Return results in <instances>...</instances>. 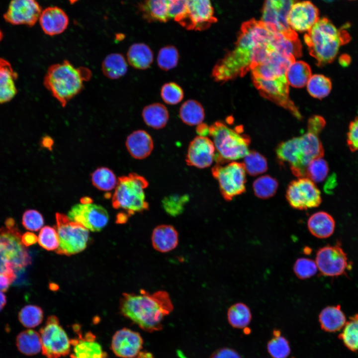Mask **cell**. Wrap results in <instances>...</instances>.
I'll return each mask as SVG.
<instances>
[{
	"label": "cell",
	"mask_w": 358,
	"mask_h": 358,
	"mask_svg": "<svg viewBox=\"0 0 358 358\" xmlns=\"http://www.w3.org/2000/svg\"><path fill=\"white\" fill-rule=\"evenodd\" d=\"M91 72L86 67H75L68 60L51 65L45 74L44 87L65 107L84 88V82L90 80Z\"/></svg>",
	"instance_id": "cell-4"
},
{
	"label": "cell",
	"mask_w": 358,
	"mask_h": 358,
	"mask_svg": "<svg viewBox=\"0 0 358 358\" xmlns=\"http://www.w3.org/2000/svg\"><path fill=\"white\" fill-rule=\"evenodd\" d=\"M0 227V273L15 272L31 263V258L21 242V234L14 220L8 218Z\"/></svg>",
	"instance_id": "cell-6"
},
{
	"label": "cell",
	"mask_w": 358,
	"mask_h": 358,
	"mask_svg": "<svg viewBox=\"0 0 358 358\" xmlns=\"http://www.w3.org/2000/svg\"><path fill=\"white\" fill-rule=\"evenodd\" d=\"M350 57L347 55H342L339 59L340 63L343 66H348L350 63Z\"/></svg>",
	"instance_id": "cell-57"
},
{
	"label": "cell",
	"mask_w": 358,
	"mask_h": 358,
	"mask_svg": "<svg viewBox=\"0 0 358 358\" xmlns=\"http://www.w3.org/2000/svg\"><path fill=\"white\" fill-rule=\"evenodd\" d=\"M39 23L43 32L49 36L63 33L69 24V18L65 12L57 6H50L42 11Z\"/></svg>",
	"instance_id": "cell-23"
},
{
	"label": "cell",
	"mask_w": 358,
	"mask_h": 358,
	"mask_svg": "<svg viewBox=\"0 0 358 358\" xmlns=\"http://www.w3.org/2000/svg\"><path fill=\"white\" fill-rule=\"evenodd\" d=\"M278 187L277 179L270 176L259 177L253 183L255 195L259 198L266 199L273 196Z\"/></svg>",
	"instance_id": "cell-39"
},
{
	"label": "cell",
	"mask_w": 358,
	"mask_h": 358,
	"mask_svg": "<svg viewBox=\"0 0 358 358\" xmlns=\"http://www.w3.org/2000/svg\"><path fill=\"white\" fill-rule=\"evenodd\" d=\"M285 196L292 207L301 210L317 207L322 201L320 190L315 183L307 178H298L291 181Z\"/></svg>",
	"instance_id": "cell-14"
},
{
	"label": "cell",
	"mask_w": 358,
	"mask_h": 358,
	"mask_svg": "<svg viewBox=\"0 0 358 358\" xmlns=\"http://www.w3.org/2000/svg\"><path fill=\"white\" fill-rule=\"evenodd\" d=\"M17 77L9 62L0 58V103L9 101L17 94L15 81Z\"/></svg>",
	"instance_id": "cell-27"
},
{
	"label": "cell",
	"mask_w": 358,
	"mask_h": 358,
	"mask_svg": "<svg viewBox=\"0 0 358 358\" xmlns=\"http://www.w3.org/2000/svg\"><path fill=\"white\" fill-rule=\"evenodd\" d=\"M16 344L18 350L27 356L36 355L41 351L40 335L33 330L20 333L16 337Z\"/></svg>",
	"instance_id": "cell-34"
},
{
	"label": "cell",
	"mask_w": 358,
	"mask_h": 358,
	"mask_svg": "<svg viewBox=\"0 0 358 358\" xmlns=\"http://www.w3.org/2000/svg\"><path fill=\"white\" fill-rule=\"evenodd\" d=\"M298 0H265L261 21L270 31L291 39H298L297 33L289 26L287 17L292 6Z\"/></svg>",
	"instance_id": "cell-12"
},
{
	"label": "cell",
	"mask_w": 358,
	"mask_h": 358,
	"mask_svg": "<svg viewBox=\"0 0 358 358\" xmlns=\"http://www.w3.org/2000/svg\"><path fill=\"white\" fill-rule=\"evenodd\" d=\"M128 152L138 160L148 157L154 148V142L150 135L143 130L133 131L127 137L125 142Z\"/></svg>",
	"instance_id": "cell-25"
},
{
	"label": "cell",
	"mask_w": 358,
	"mask_h": 358,
	"mask_svg": "<svg viewBox=\"0 0 358 358\" xmlns=\"http://www.w3.org/2000/svg\"><path fill=\"white\" fill-rule=\"evenodd\" d=\"M208 135L215 146L216 164H223L243 158L249 152L250 138L220 121L209 126Z\"/></svg>",
	"instance_id": "cell-7"
},
{
	"label": "cell",
	"mask_w": 358,
	"mask_h": 358,
	"mask_svg": "<svg viewBox=\"0 0 358 358\" xmlns=\"http://www.w3.org/2000/svg\"><path fill=\"white\" fill-rule=\"evenodd\" d=\"M41 12L36 0H11L3 18L11 24L31 27L39 18Z\"/></svg>",
	"instance_id": "cell-19"
},
{
	"label": "cell",
	"mask_w": 358,
	"mask_h": 358,
	"mask_svg": "<svg viewBox=\"0 0 358 358\" xmlns=\"http://www.w3.org/2000/svg\"><path fill=\"white\" fill-rule=\"evenodd\" d=\"M319 19L318 8L309 0L295 2L287 17V23L291 28L300 32L308 31Z\"/></svg>",
	"instance_id": "cell-21"
},
{
	"label": "cell",
	"mask_w": 358,
	"mask_h": 358,
	"mask_svg": "<svg viewBox=\"0 0 358 358\" xmlns=\"http://www.w3.org/2000/svg\"><path fill=\"white\" fill-rule=\"evenodd\" d=\"M6 303L5 295L0 291V311L2 310Z\"/></svg>",
	"instance_id": "cell-59"
},
{
	"label": "cell",
	"mask_w": 358,
	"mask_h": 358,
	"mask_svg": "<svg viewBox=\"0 0 358 358\" xmlns=\"http://www.w3.org/2000/svg\"><path fill=\"white\" fill-rule=\"evenodd\" d=\"M41 351L46 358H61L71 351V340L60 325L58 318L49 316L40 330Z\"/></svg>",
	"instance_id": "cell-11"
},
{
	"label": "cell",
	"mask_w": 358,
	"mask_h": 358,
	"mask_svg": "<svg viewBox=\"0 0 358 358\" xmlns=\"http://www.w3.org/2000/svg\"><path fill=\"white\" fill-rule=\"evenodd\" d=\"M56 221L59 239L57 254L70 256L86 249L89 237L88 229L61 213H56Z\"/></svg>",
	"instance_id": "cell-9"
},
{
	"label": "cell",
	"mask_w": 358,
	"mask_h": 358,
	"mask_svg": "<svg viewBox=\"0 0 358 358\" xmlns=\"http://www.w3.org/2000/svg\"><path fill=\"white\" fill-rule=\"evenodd\" d=\"M127 61L133 68L145 70L150 67L154 60L153 51L144 43H135L130 46L127 53Z\"/></svg>",
	"instance_id": "cell-30"
},
{
	"label": "cell",
	"mask_w": 358,
	"mask_h": 358,
	"mask_svg": "<svg viewBox=\"0 0 358 358\" xmlns=\"http://www.w3.org/2000/svg\"><path fill=\"white\" fill-rule=\"evenodd\" d=\"M347 142L352 152L358 150V116L352 121L349 126Z\"/></svg>",
	"instance_id": "cell-51"
},
{
	"label": "cell",
	"mask_w": 358,
	"mask_h": 358,
	"mask_svg": "<svg viewBox=\"0 0 358 358\" xmlns=\"http://www.w3.org/2000/svg\"></svg>",
	"instance_id": "cell-63"
},
{
	"label": "cell",
	"mask_w": 358,
	"mask_h": 358,
	"mask_svg": "<svg viewBox=\"0 0 358 358\" xmlns=\"http://www.w3.org/2000/svg\"><path fill=\"white\" fill-rule=\"evenodd\" d=\"M311 70L306 63L301 61H294L288 67L286 77L288 83L296 88L304 87L311 76Z\"/></svg>",
	"instance_id": "cell-33"
},
{
	"label": "cell",
	"mask_w": 358,
	"mask_h": 358,
	"mask_svg": "<svg viewBox=\"0 0 358 358\" xmlns=\"http://www.w3.org/2000/svg\"><path fill=\"white\" fill-rule=\"evenodd\" d=\"M124 57L120 53L107 55L101 64V69L105 76L109 79H118L124 76L128 69Z\"/></svg>",
	"instance_id": "cell-32"
},
{
	"label": "cell",
	"mask_w": 358,
	"mask_h": 358,
	"mask_svg": "<svg viewBox=\"0 0 358 358\" xmlns=\"http://www.w3.org/2000/svg\"><path fill=\"white\" fill-rule=\"evenodd\" d=\"M92 184L102 191H110L116 187L118 180L115 174L109 169L98 168L91 175Z\"/></svg>",
	"instance_id": "cell-38"
},
{
	"label": "cell",
	"mask_w": 358,
	"mask_h": 358,
	"mask_svg": "<svg viewBox=\"0 0 358 358\" xmlns=\"http://www.w3.org/2000/svg\"><path fill=\"white\" fill-rule=\"evenodd\" d=\"M211 171L225 200L231 201L245 192L246 172L243 163L232 161L224 165L216 164Z\"/></svg>",
	"instance_id": "cell-10"
},
{
	"label": "cell",
	"mask_w": 358,
	"mask_h": 358,
	"mask_svg": "<svg viewBox=\"0 0 358 358\" xmlns=\"http://www.w3.org/2000/svg\"><path fill=\"white\" fill-rule=\"evenodd\" d=\"M210 358H242V357L235 350L231 348L223 347L212 353Z\"/></svg>",
	"instance_id": "cell-53"
},
{
	"label": "cell",
	"mask_w": 358,
	"mask_h": 358,
	"mask_svg": "<svg viewBox=\"0 0 358 358\" xmlns=\"http://www.w3.org/2000/svg\"><path fill=\"white\" fill-rule=\"evenodd\" d=\"M179 115L181 121L188 125L194 126L201 124L205 117L204 110L197 100L189 99L180 106Z\"/></svg>",
	"instance_id": "cell-35"
},
{
	"label": "cell",
	"mask_w": 358,
	"mask_h": 358,
	"mask_svg": "<svg viewBox=\"0 0 358 358\" xmlns=\"http://www.w3.org/2000/svg\"><path fill=\"white\" fill-rule=\"evenodd\" d=\"M344 345L350 350L358 351V314L351 317L347 321L342 332L339 335Z\"/></svg>",
	"instance_id": "cell-37"
},
{
	"label": "cell",
	"mask_w": 358,
	"mask_h": 358,
	"mask_svg": "<svg viewBox=\"0 0 358 358\" xmlns=\"http://www.w3.org/2000/svg\"><path fill=\"white\" fill-rule=\"evenodd\" d=\"M246 173L252 176H256L265 173L268 170L266 158L259 152L252 150L244 158Z\"/></svg>",
	"instance_id": "cell-41"
},
{
	"label": "cell",
	"mask_w": 358,
	"mask_h": 358,
	"mask_svg": "<svg viewBox=\"0 0 358 358\" xmlns=\"http://www.w3.org/2000/svg\"><path fill=\"white\" fill-rule=\"evenodd\" d=\"M44 222L42 214L36 210H26L22 215V225L29 231H37L43 226Z\"/></svg>",
	"instance_id": "cell-50"
},
{
	"label": "cell",
	"mask_w": 358,
	"mask_h": 358,
	"mask_svg": "<svg viewBox=\"0 0 358 358\" xmlns=\"http://www.w3.org/2000/svg\"><path fill=\"white\" fill-rule=\"evenodd\" d=\"M151 242L155 250L161 253H167L177 247L179 234L171 225H160L153 230Z\"/></svg>",
	"instance_id": "cell-26"
},
{
	"label": "cell",
	"mask_w": 358,
	"mask_h": 358,
	"mask_svg": "<svg viewBox=\"0 0 358 358\" xmlns=\"http://www.w3.org/2000/svg\"><path fill=\"white\" fill-rule=\"evenodd\" d=\"M275 153L279 160L290 165L293 175L305 178L306 169L314 159L323 158L324 150L318 134L307 132L278 145Z\"/></svg>",
	"instance_id": "cell-5"
},
{
	"label": "cell",
	"mask_w": 358,
	"mask_h": 358,
	"mask_svg": "<svg viewBox=\"0 0 358 358\" xmlns=\"http://www.w3.org/2000/svg\"><path fill=\"white\" fill-rule=\"evenodd\" d=\"M268 352L273 358H287L290 353L288 341L281 336L279 330H274L273 337L267 344Z\"/></svg>",
	"instance_id": "cell-42"
},
{
	"label": "cell",
	"mask_w": 358,
	"mask_h": 358,
	"mask_svg": "<svg viewBox=\"0 0 358 358\" xmlns=\"http://www.w3.org/2000/svg\"><path fill=\"white\" fill-rule=\"evenodd\" d=\"M187 0H145L140 5L144 17L149 21L176 20L185 11Z\"/></svg>",
	"instance_id": "cell-18"
},
{
	"label": "cell",
	"mask_w": 358,
	"mask_h": 358,
	"mask_svg": "<svg viewBox=\"0 0 358 358\" xmlns=\"http://www.w3.org/2000/svg\"><path fill=\"white\" fill-rule=\"evenodd\" d=\"M189 200L187 194H173L167 196L162 200L164 210L171 216H176L181 214Z\"/></svg>",
	"instance_id": "cell-46"
},
{
	"label": "cell",
	"mask_w": 358,
	"mask_h": 358,
	"mask_svg": "<svg viewBox=\"0 0 358 358\" xmlns=\"http://www.w3.org/2000/svg\"><path fill=\"white\" fill-rule=\"evenodd\" d=\"M315 261L320 272L328 276L345 274L351 267L347 254L339 243L320 248L316 253Z\"/></svg>",
	"instance_id": "cell-16"
},
{
	"label": "cell",
	"mask_w": 358,
	"mask_h": 358,
	"mask_svg": "<svg viewBox=\"0 0 358 358\" xmlns=\"http://www.w3.org/2000/svg\"><path fill=\"white\" fill-rule=\"evenodd\" d=\"M215 148L207 136H197L190 142L185 157L186 164L199 169L210 167L215 158Z\"/></svg>",
	"instance_id": "cell-20"
},
{
	"label": "cell",
	"mask_w": 358,
	"mask_h": 358,
	"mask_svg": "<svg viewBox=\"0 0 358 358\" xmlns=\"http://www.w3.org/2000/svg\"><path fill=\"white\" fill-rule=\"evenodd\" d=\"M304 252H305V254L310 253L311 252V249L308 247H306L304 249Z\"/></svg>",
	"instance_id": "cell-60"
},
{
	"label": "cell",
	"mask_w": 358,
	"mask_h": 358,
	"mask_svg": "<svg viewBox=\"0 0 358 358\" xmlns=\"http://www.w3.org/2000/svg\"><path fill=\"white\" fill-rule=\"evenodd\" d=\"M133 358H154V357L152 353L143 351L140 352L136 357Z\"/></svg>",
	"instance_id": "cell-58"
},
{
	"label": "cell",
	"mask_w": 358,
	"mask_h": 358,
	"mask_svg": "<svg viewBox=\"0 0 358 358\" xmlns=\"http://www.w3.org/2000/svg\"><path fill=\"white\" fill-rule=\"evenodd\" d=\"M175 20L188 30L202 31L217 19L210 0H187L185 11Z\"/></svg>",
	"instance_id": "cell-15"
},
{
	"label": "cell",
	"mask_w": 358,
	"mask_h": 358,
	"mask_svg": "<svg viewBox=\"0 0 358 358\" xmlns=\"http://www.w3.org/2000/svg\"><path fill=\"white\" fill-rule=\"evenodd\" d=\"M307 227L312 235L318 238L324 239L333 234L335 222L333 217L327 212L319 211L309 218Z\"/></svg>",
	"instance_id": "cell-28"
},
{
	"label": "cell",
	"mask_w": 358,
	"mask_h": 358,
	"mask_svg": "<svg viewBox=\"0 0 358 358\" xmlns=\"http://www.w3.org/2000/svg\"><path fill=\"white\" fill-rule=\"evenodd\" d=\"M254 85L264 97L284 108L298 119L302 118L289 95V84L286 75L264 79L252 76Z\"/></svg>",
	"instance_id": "cell-13"
},
{
	"label": "cell",
	"mask_w": 358,
	"mask_h": 358,
	"mask_svg": "<svg viewBox=\"0 0 358 358\" xmlns=\"http://www.w3.org/2000/svg\"><path fill=\"white\" fill-rule=\"evenodd\" d=\"M332 89L330 79L322 75L316 74L310 78L307 84V90L312 96L319 99L327 96Z\"/></svg>",
	"instance_id": "cell-40"
},
{
	"label": "cell",
	"mask_w": 358,
	"mask_h": 358,
	"mask_svg": "<svg viewBox=\"0 0 358 358\" xmlns=\"http://www.w3.org/2000/svg\"><path fill=\"white\" fill-rule=\"evenodd\" d=\"M278 35L261 20L253 18L243 22L234 48L216 63L212 77L217 82L224 83L245 76L276 51Z\"/></svg>",
	"instance_id": "cell-1"
},
{
	"label": "cell",
	"mask_w": 358,
	"mask_h": 358,
	"mask_svg": "<svg viewBox=\"0 0 358 358\" xmlns=\"http://www.w3.org/2000/svg\"><path fill=\"white\" fill-rule=\"evenodd\" d=\"M148 184L145 178L136 173L120 177L112 197L113 207L123 209L127 215L148 210L144 190Z\"/></svg>",
	"instance_id": "cell-8"
},
{
	"label": "cell",
	"mask_w": 358,
	"mask_h": 358,
	"mask_svg": "<svg viewBox=\"0 0 358 358\" xmlns=\"http://www.w3.org/2000/svg\"><path fill=\"white\" fill-rule=\"evenodd\" d=\"M304 40L309 53L317 64L322 66L331 63L342 45L351 40L344 28H337L327 17H323L307 31Z\"/></svg>",
	"instance_id": "cell-3"
},
{
	"label": "cell",
	"mask_w": 358,
	"mask_h": 358,
	"mask_svg": "<svg viewBox=\"0 0 358 358\" xmlns=\"http://www.w3.org/2000/svg\"><path fill=\"white\" fill-rule=\"evenodd\" d=\"M179 54L174 46L168 45L162 48L159 51L157 61L159 67L164 71H169L178 65Z\"/></svg>",
	"instance_id": "cell-45"
},
{
	"label": "cell",
	"mask_w": 358,
	"mask_h": 358,
	"mask_svg": "<svg viewBox=\"0 0 358 358\" xmlns=\"http://www.w3.org/2000/svg\"><path fill=\"white\" fill-rule=\"evenodd\" d=\"M38 242L47 251L56 250L59 246V239L56 228L49 226L43 227L39 232Z\"/></svg>",
	"instance_id": "cell-47"
},
{
	"label": "cell",
	"mask_w": 358,
	"mask_h": 358,
	"mask_svg": "<svg viewBox=\"0 0 358 358\" xmlns=\"http://www.w3.org/2000/svg\"><path fill=\"white\" fill-rule=\"evenodd\" d=\"M95 336L90 332L84 337L81 335L78 339L71 340L73 347L71 358H106V354L103 351L100 345L95 341Z\"/></svg>",
	"instance_id": "cell-24"
},
{
	"label": "cell",
	"mask_w": 358,
	"mask_h": 358,
	"mask_svg": "<svg viewBox=\"0 0 358 358\" xmlns=\"http://www.w3.org/2000/svg\"><path fill=\"white\" fill-rule=\"evenodd\" d=\"M38 241L37 236L29 232H27L21 236V242L25 247H29L34 245Z\"/></svg>",
	"instance_id": "cell-55"
},
{
	"label": "cell",
	"mask_w": 358,
	"mask_h": 358,
	"mask_svg": "<svg viewBox=\"0 0 358 358\" xmlns=\"http://www.w3.org/2000/svg\"><path fill=\"white\" fill-rule=\"evenodd\" d=\"M16 277L15 272L0 273V291H6Z\"/></svg>",
	"instance_id": "cell-54"
},
{
	"label": "cell",
	"mask_w": 358,
	"mask_h": 358,
	"mask_svg": "<svg viewBox=\"0 0 358 358\" xmlns=\"http://www.w3.org/2000/svg\"><path fill=\"white\" fill-rule=\"evenodd\" d=\"M196 132L199 136H206V135H208L209 126L205 123H201L197 125Z\"/></svg>",
	"instance_id": "cell-56"
},
{
	"label": "cell",
	"mask_w": 358,
	"mask_h": 358,
	"mask_svg": "<svg viewBox=\"0 0 358 358\" xmlns=\"http://www.w3.org/2000/svg\"><path fill=\"white\" fill-rule=\"evenodd\" d=\"M143 340L137 332L124 328L115 332L112 337L111 348L114 354L122 358H133L142 349Z\"/></svg>",
	"instance_id": "cell-22"
},
{
	"label": "cell",
	"mask_w": 358,
	"mask_h": 358,
	"mask_svg": "<svg viewBox=\"0 0 358 358\" xmlns=\"http://www.w3.org/2000/svg\"><path fill=\"white\" fill-rule=\"evenodd\" d=\"M3 38V33L2 31L0 30V42L2 40Z\"/></svg>",
	"instance_id": "cell-61"
},
{
	"label": "cell",
	"mask_w": 358,
	"mask_h": 358,
	"mask_svg": "<svg viewBox=\"0 0 358 358\" xmlns=\"http://www.w3.org/2000/svg\"><path fill=\"white\" fill-rule=\"evenodd\" d=\"M325 0V1H329V2H330V1H332V0Z\"/></svg>",
	"instance_id": "cell-62"
},
{
	"label": "cell",
	"mask_w": 358,
	"mask_h": 358,
	"mask_svg": "<svg viewBox=\"0 0 358 358\" xmlns=\"http://www.w3.org/2000/svg\"><path fill=\"white\" fill-rule=\"evenodd\" d=\"M329 173L327 162L323 158L315 159L311 161L306 167L305 178H307L314 183L323 181Z\"/></svg>",
	"instance_id": "cell-44"
},
{
	"label": "cell",
	"mask_w": 358,
	"mask_h": 358,
	"mask_svg": "<svg viewBox=\"0 0 358 358\" xmlns=\"http://www.w3.org/2000/svg\"><path fill=\"white\" fill-rule=\"evenodd\" d=\"M227 319L232 327L244 329L247 327L251 321V312L245 304L242 302L236 303L228 308Z\"/></svg>",
	"instance_id": "cell-36"
},
{
	"label": "cell",
	"mask_w": 358,
	"mask_h": 358,
	"mask_svg": "<svg viewBox=\"0 0 358 358\" xmlns=\"http://www.w3.org/2000/svg\"><path fill=\"white\" fill-rule=\"evenodd\" d=\"M68 217L92 232L100 231L108 223L109 215L102 206L90 203H81L73 206Z\"/></svg>",
	"instance_id": "cell-17"
},
{
	"label": "cell",
	"mask_w": 358,
	"mask_h": 358,
	"mask_svg": "<svg viewBox=\"0 0 358 358\" xmlns=\"http://www.w3.org/2000/svg\"><path fill=\"white\" fill-rule=\"evenodd\" d=\"M142 115L146 124L156 129L164 128L169 119L168 109L164 105L160 103L146 106L143 109Z\"/></svg>",
	"instance_id": "cell-31"
},
{
	"label": "cell",
	"mask_w": 358,
	"mask_h": 358,
	"mask_svg": "<svg viewBox=\"0 0 358 358\" xmlns=\"http://www.w3.org/2000/svg\"><path fill=\"white\" fill-rule=\"evenodd\" d=\"M43 319V312L39 306L27 305L23 307L18 313V319L25 327L32 328L38 326Z\"/></svg>",
	"instance_id": "cell-43"
},
{
	"label": "cell",
	"mask_w": 358,
	"mask_h": 358,
	"mask_svg": "<svg viewBox=\"0 0 358 358\" xmlns=\"http://www.w3.org/2000/svg\"><path fill=\"white\" fill-rule=\"evenodd\" d=\"M161 96L164 102L174 105L180 102L183 98L182 88L177 84L170 82L165 84L161 90Z\"/></svg>",
	"instance_id": "cell-49"
},
{
	"label": "cell",
	"mask_w": 358,
	"mask_h": 358,
	"mask_svg": "<svg viewBox=\"0 0 358 358\" xmlns=\"http://www.w3.org/2000/svg\"><path fill=\"white\" fill-rule=\"evenodd\" d=\"M295 275L300 279L309 278L317 272L318 268L315 261L305 258L297 259L293 267Z\"/></svg>",
	"instance_id": "cell-48"
},
{
	"label": "cell",
	"mask_w": 358,
	"mask_h": 358,
	"mask_svg": "<svg viewBox=\"0 0 358 358\" xmlns=\"http://www.w3.org/2000/svg\"><path fill=\"white\" fill-rule=\"evenodd\" d=\"M318 318L321 329L328 332H336L343 329L347 322L339 305L324 308Z\"/></svg>",
	"instance_id": "cell-29"
},
{
	"label": "cell",
	"mask_w": 358,
	"mask_h": 358,
	"mask_svg": "<svg viewBox=\"0 0 358 358\" xmlns=\"http://www.w3.org/2000/svg\"><path fill=\"white\" fill-rule=\"evenodd\" d=\"M325 124L326 122L322 116L314 115L311 117L308 120L307 130L319 134L325 127Z\"/></svg>",
	"instance_id": "cell-52"
},
{
	"label": "cell",
	"mask_w": 358,
	"mask_h": 358,
	"mask_svg": "<svg viewBox=\"0 0 358 358\" xmlns=\"http://www.w3.org/2000/svg\"><path fill=\"white\" fill-rule=\"evenodd\" d=\"M120 313L142 330L153 332L163 328L164 318L174 310L169 293L165 290L150 293H123L119 301Z\"/></svg>",
	"instance_id": "cell-2"
}]
</instances>
